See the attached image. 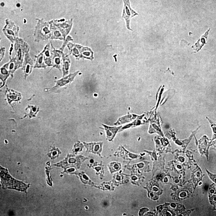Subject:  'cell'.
Returning <instances> with one entry per match:
<instances>
[{"instance_id":"cell-12","label":"cell","mask_w":216,"mask_h":216,"mask_svg":"<svg viewBox=\"0 0 216 216\" xmlns=\"http://www.w3.org/2000/svg\"><path fill=\"white\" fill-rule=\"evenodd\" d=\"M33 66V62L29 55L26 53L25 57L24 65H23V70L25 73V78H26L31 73Z\"/></svg>"},{"instance_id":"cell-13","label":"cell","mask_w":216,"mask_h":216,"mask_svg":"<svg viewBox=\"0 0 216 216\" xmlns=\"http://www.w3.org/2000/svg\"><path fill=\"white\" fill-rule=\"evenodd\" d=\"M6 93V97L10 104H11L12 102L19 101L21 99L22 96L21 93L13 90L7 88Z\"/></svg>"},{"instance_id":"cell-4","label":"cell","mask_w":216,"mask_h":216,"mask_svg":"<svg viewBox=\"0 0 216 216\" xmlns=\"http://www.w3.org/2000/svg\"><path fill=\"white\" fill-rule=\"evenodd\" d=\"M79 71L75 72L74 73L70 74L68 76L64 77L62 79L56 81V85L47 91H50L53 93H59L66 89L77 75Z\"/></svg>"},{"instance_id":"cell-10","label":"cell","mask_w":216,"mask_h":216,"mask_svg":"<svg viewBox=\"0 0 216 216\" xmlns=\"http://www.w3.org/2000/svg\"><path fill=\"white\" fill-rule=\"evenodd\" d=\"M53 52V59L52 63L54 67L60 69L62 65H63V57L64 54L58 51L52 50Z\"/></svg>"},{"instance_id":"cell-11","label":"cell","mask_w":216,"mask_h":216,"mask_svg":"<svg viewBox=\"0 0 216 216\" xmlns=\"http://www.w3.org/2000/svg\"><path fill=\"white\" fill-rule=\"evenodd\" d=\"M84 145L87 149V152L97 154L101 156L102 150V143H84Z\"/></svg>"},{"instance_id":"cell-1","label":"cell","mask_w":216,"mask_h":216,"mask_svg":"<svg viewBox=\"0 0 216 216\" xmlns=\"http://www.w3.org/2000/svg\"><path fill=\"white\" fill-rule=\"evenodd\" d=\"M1 182L3 189L8 188L26 192L28 185L13 179L9 174L7 169L1 167Z\"/></svg>"},{"instance_id":"cell-25","label":"cell","mask_w":216,"mask_h":216,"mask_svg":"<svg viewBox=\"0 0 216 216\" xmlns=\"http://www.w3.org/2000/svg\"><path fill=\"white\" fill-rule=\"evenodd\" d=\"M103 186L105 190H112L114 189L111 184L108 183H104L103 184Z\"/></svg>"},{"instance_id":"cell-17","label":"cell","mask_w":216,"mask_h":216,"mask_svg":"<svg viewBox=\"0 0 216 216\" xmlns=\"http://www.w3.org/2000/svg\"><path fill=\"white\" fill-rule=\"evenodd\" d=\"M137 117V115L128 114L126 116H123L118 120V121L115 124V125H119L125 123L129 122L131 121L133 119H135Z\"/></svg>"},{"instance_id":"cell-18","label":"cell","mask_w":216,"mask_h":216,"mask_svg":"<svg viewBox=\"0 0 216 216\" xmlns=\"http://www.w3.org/2000/svg\"><path fill=\"white\" fill-rule=\"evenodd\" d=\"M39 108L36 106L28 105L26 109V110L27 112V115L31 118L36 116V114L39 111Z\"/></svg>"},{"instance_id":"cell-24","label":"cell","mask_w":216,"mask_h":216,"mask_svg":"<svg viewBox=\"0 0 216 216\" xmlns=\"http://www.w3.org/2000/svg\"><path fill=\"white\" fill-rule=\"evenodd\" d=\"M114 181L116 183H120V182H122L123 180V177L121 175L119 174H116L115 175V177H114Z\"/></svg>"},{"instance_id":"cell-2","label":"cell","mask_w":216,"mask_h":216,"mask_svg":"<svg viewBox=\"0 0 216 216\" xmlns=\"http://www.w3.org/2000/svg\"><path fill=\"white\" fill-rule=\"evenodd\" d=\"M51 31L53 33L52 39H63L69 33L73 25V20L63 24H56V21L51 22Z\"/></svg>"},{"instance_id":"cell-3","label":"cell","mask_w":216,"mask_h":216,"mask_svg":"<svg viewBox=\"0 0 216 216\" xmlns=\"http://www.w3.org/2000/svg\"><path fill=\"white\" fill-rule=\"evenodd\" d=\"M68 46L71 53L76 58H86L91 60L93 59V53L89 48L71 43L68 44Z\"/></svg>"},{"instance_id":"cell-7","label":"cell","mask_w":216,"mask_h":216,"mask_svg":"<svg viewBox=\"0 0 216 216\" xmlns=\"http://www.w3.org/2000/svg\"><path fill=\"white\" fill-rule=\"evenodd\" d=\"M123 2L124 6L122 16L125 19L127 29L132 31V30L130 26V20L134 16L138 15V14L130 7V0H123Z\"/></svg>"},{"instance_id":"cell-26","label":"cell","mask_w":216,"mask_h":216,"mask_svg":"<svg viewBox=\"0 0 216 216\" xmlns=\"http://www.w3.org/2000/svg\"><path fill=\"white\" fill-rule=\"evenodd\" d=\"M4 53H5V50H4V49H3V48H2V49H1V60L3 59V57H4Z\"/></svg>"},{"instance_id":"cell-5","label":"cell","mask_w":216,"mask_h":216,"mask_svg":"<svg viewBox=\"0 0 216 216\" xmlns=\"http://www.w3.org/2000/svg\"><path fill=\"white\" fill-rule=\"evenodd\" d=\"M48 26L47 23L39 20L35 32L36 40L47 39L51 37V32L48 30Z\"/></svg>"},{"instance_id":"cell-21","label":"cell","mask_w":216,"mask_h":216,"mask_svg":"<svg viewBox=\"0 0 216 216\" xmlns=\"http://www.w3.org/2000/svg\"><path fill=\"white\" fill-rule=\"evenodd\" d=\"M60 153V150H58V148L56 149L55 148H53L52 150H51L50 153H49L48 155L49 157H51L52 159H55L56 157H58L59 153Z\"/></svg>"},{"instance_id":"cell-14","label":"cell","mask_w":216,"mask_h":216,"mask_svg":"<svg viewBox=\"0 0 216 216\" xmlns=\"http://www.w3.org/2000/svg\"><path fill=\"white\" fill-rule=\"evenodd\" d=\"M44 62L48 66H53L52 59H53V52L50 49V44H48L43 51Z\"/></svg>"},{"instance_id":"cell-20","label":"cell","mask_w":216,"mask_h":216,"mask_svg":"<svg viewBox=\"0 0 216 216\" xmlns=\"http://www.w3.org/2000/svg\"><path fill=\"white\" fill-rule=\"evenodd\" d=\"M110 170L111 173L117 172L121 169V165L120 163L113 162L110 163L108 165Z\"/></svg>"},{"instance_id":"cell-22","label":"cell","mask_w":216,"mask_h":216,"mask_svg":"<svg viewBox=\"0 0 216 216\" xmlns=\"http://www.w3.org/2000/svg\"><path fill=\"white\" fill-rule=\"evenodd\" d=\"M83 146V144L81 143H78L75 144L74 146L73 149V152L74 153L76 154L77 153L80 152L82 150Z\"/></svg>"},{"instance_id":"cell-23","label":"cell","mask_w":216,"mask_h":216,"mask_svg":"<svg viewBox=\"0 0 216 216\" xmlns=\"http://www.w3.org/2000/svg\"><path fill=\"white\" fill-rule=\"evenodd\" d=\"M80 176L82 181L84 183H88L90 185H92L91 181L89 180V178L86 175L82 173L80 174Z\"/></svg>"},{"instance_id":"cell-8","label":"cell","mask_w":216,"mask_h":216,"mask_svg":"<svg viewBox=\"0 0 216 216\" xmlns=\"http://www.w3.org/2000/svg\"><path fill=\"white\" fill-rule=\"evenodd\" d=\"M6 25L3 31L4 34L12 42L16 39L18 35L19 29L10 21H6Z\"/></svg>"},{"instance_id":"cell-16","label":"cell","mask_w":216,"mask_h":216,"mask_svg":"<svg viewBox=\"0 0 216 216\" xmlns=\"http://www.w3.org/2000/svg\"><path fill=\"white\" fill-rule=\"evenodd\" d=\"M70 60L68 55L64 54L63 57V76H65L68 75L69 72L70 65Z\"/></svg>"},{"instance_id":"cell-6","label":"cell","mask_w":216,"mask_h":216,"mask_svg":"<svg viewBox=\"0 0 216 216\" xmlns=\"http://www.w3.org/2000/svg\"><path fill=\"white\" fill-rule=\"evenodd\" d=\"M16 43H15V50L16 52V57L15 58L16 60V64L17 68L21 67L22 66V62H23V56L25 52H28V46L26 44L24 46H23L25 42L23 41L22 40L16 38Z\"/></svg>"},{"instance_id":"cell-15","label":"cell","mask_w":216,"mask_h":216,"mask_svg":"<svg viewBox=\"0 0 216 216\" xmlns=\"http://www.w3.org/2000/svg\"><path fill=\"white\" fill-rule=\"evenodd\" d=\"M103 125V126L107 134V139L109 141H111L113 139L116 133L121 127H110L104 125Z\"/></svg>"},{"instance_id":"cell-19","label":"cell","mask_w":216,"mask_h":216,"mask_svg":"<svg viewBox=\"0 0 216 216\" xmlns=\"http://www.w3.org/2000/svg\"><path fill=\"white\" fill-rule=\"evenodd\" d=\"M44 55L43 52H42L37 56L36 65L35 66V68H45L46 67V65L44 64Z\"/></svg>"},{"instance_id":"cell-9","label":"cell","mask_w":216,"mask_h":216,"mask_svg":"<svg viewBox=\"0 0 216 216\" xmlns=\"http://www.w3.org/2000/svg\"><path fill=\"white\" fill-rule=\"evenodd\" d=\"M71 156L72 155H69L65 160L61 162L60 163H58L57 164L55 165L60 166L66 169L68 167L75 166L76 165H79V160L78 158L77 157H75L74 156H72V157Z\"/></svg>"},{"instance_id":"cell-27","label":"cell","mask_w":216,"mask_h":216,"mask_svg":"<svg viewBox=\"0 0 216 216\" xmlns=\"http://www.w3.org/2000/svg\"><path fill=\"white\" fill-rule=\"evenodd\" d=\"M208 188V187H207V185L205 186V187H204V189H205V190H207Z\"/></svg>"}]
</instances>
